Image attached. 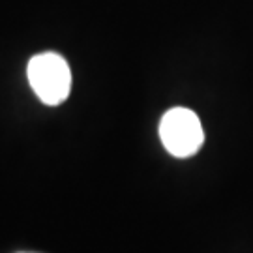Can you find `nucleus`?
Instances as JSON below:
<instances>
[{
  "mask_svg": "<svg viewBox=\"0 0 253 253\" xmlns=\"http://www.w3.org/2000/svg\"><path fill=\"white\" fill-rule=\"evenodd\" d=\"M27 75L32 90L45 105H60L70 96L72 72L60 54L42 53L32 56Z\"/></svg>",
  "mask_w": 253,
  "mask_h": 253,
  "instance_id": "obj_1",
  "label": "nucleus"
},
{
  "mask_svg": "<svg viewBox=\"0 0 253 253\" xmlns=\"http://www.w3.org/2000/svg\"><path fill=\"white\" fill-rule=\"evenodd\" d=\"M160 139L165 150L174 158H190L205 143L199 117L186 107H172L162 117Z\"/></svg>",
  "mask_w": 253,
  "mask_h": 253,
  "instance_id": "obj_2",
  "label": "nucleus"
}]
</instances>
